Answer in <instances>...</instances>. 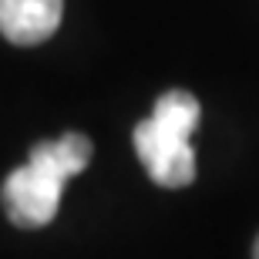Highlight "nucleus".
Here are the masks:
<instances>
[{
	"mask_svg": "<svg viewBox=\"0 0 259 259\" xmlns=\"http://www.w3.org/2000/svg\"><path fill=\"white\" fill-rule=\"evenodd\" d=\"M64 0H0V34L10 44L34 48L61 27Z\"/></svg>",
	"mask_w": 259,
	"mask_h": 259,
	"instance_id": "3",
	"label": "nucleus"
},
{
	"mask_svg": "<svg viewBox=\"0 0 259 259\" xmlns=\"http://www.w3.org/2000/svg\"><path fill=\"white\" fill-rule=\"evenodd\" d=\"M91 155H95V145L81 132H67L54 142H37L30 148L27 165L14 168L0 189L7 219L20 229L48 226L61 209L64 185L84 172Z\"/></svg>",
	"mask_w": 259,
	"mask_h": 259,
	"instance_id": "1",
	"label": "nucleus"
},
{
	"mask_svg": "<svg viewBox=\"0 0 259 259\" xmlns=\"http://www.w3.org/2000/svg\"><path fill=\"white\" fill-rule=\"evenodd\" d=\"M252 259H259V236H256V246H252Z\"/></svg>",
	"mask_w": 259,
	"mask_h": 259,
	"instance_id": "4",
	"label": "nucleus"
},
{
	"mask_svg": "<svg viewBox=\"0 0 259 259\" xmlns=\"http://www.w3.org/2000/svg\"><path fill=\"white\" fill-rule=\"evenodd\" d=\"M202 108L192 91H165L155 101L152 115L135 125V152L145 172L162 189H185L195 182V152L192 132L199 128Z\"/></svg>",
	"mask_w": 259,
	"mask_h": 259,
	"instance_id": "2",
	"label": "nucleus"
}]
</instances>
